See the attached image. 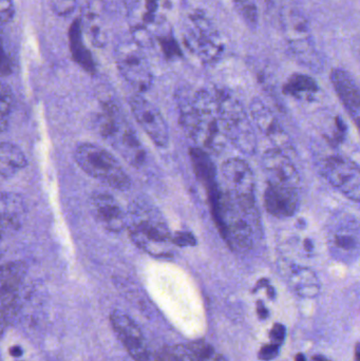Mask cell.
Masks as SVG:
<instances>
[{"label": "cell", "mask_w": 360, "mask_h": 361, "mask_svg": "<svg viewBox=\"0 0 360 361\" xmlns=\"http://www.w3.org/2000/svg\"><path fill=\"white\" fill-rule=\"evenodd\" d=\"M177 103L186 135L209 152H223L228 141L215 91L200 89L192 92L182 88L178 91Z\"/></svg>", "instance_id": "cell-1"}, {"label": "cell", "mask_w": 360, "mask_h": 361, "mask_svg": "<svg viewBox=\"0 0 360 361\" xmlns=\"http://www.w3.org/2000/svg\"><path fill=\"white\" fill-rule=\"evenodd\" d=\"M213 216L228 245L237 252L251 250L261 235V221L257 204L242 203L225 190H211Z\"/></svg>", "instance_id": "cell-2"}, {"label": "cell", "mask_w": 360, "mask_h": 361, "mask_svg": "<svg viewBox=\"0 0 360 361\" xmlns=\"http://www.w3.org/2000/svg\"><path fill=\"white\" fill-rule=\"evenodd\" d=\"M127 228L137 247L159 258L173 257V238L162 212L143 199H137L127 212Z\"/></svg>", "instance_id": "cell-3"}, {"label": "cell", "mask_w": 360, "mask_h": 361, "mask_svg": "<svg viewBox=\"0 0 360 361\" xmlns=\"http://www.w3.org/2000/svg\"><path fill=\"white\" fill-rule=\"evenodd\" d=\"M97 128L114 149L135 167L145 164V149L128 121L112 99L104 101L97 118Z\"/></svg>", "instance_id": "cell-4"}, {"label": "cell", "mask_w": 360, "mask_h": 361, "mask_svg": "<svg viewBox=\"0 0 360 361\" xmlns=\"http://www.w3.org/2000/svg\"><path fill=\"white\" fill-rule=\"evenodd\" d=\"M220 114L228 141L247 156L257 150V137L244 106L230 91L216 89Z\"/></svg>", "instance_id": "cell-5"}, {"label": "cell", "mask_w": 360, "mask_h": 361, "mask_svg": "<svg viewBox=\"0 0 360 361\" xmlns=\"http://www.w3.org/2000/svg\"><path fill=\"white\" fill-rule=\"evenodd\" d=\"M74 159L84 173L118 190H128L131 180L116 157L92 143H82L75 148Z\"/></svg>", "instance_id": "cell-6"}, {"label": "cell", "mask_w": 360, "mask_h": 361, "mask_svg": "<svg viewBox=\"0 0 360 361\" xmlns=\"http://www.w3.org/2000/svg\"><path fill=\"white\" fill-rule=\"evenodd\" d=\"M183 37L190 52L204 63L219 61L225 50L221 34L209 15L200 8L186 17Z\"/></svg>", "instance_id": "cell-7"}, {"label": "cell", "mask_w": 360, "mask_h": 361, "mask_svg": "<svg viewBox=\"0 0 360 361\" xmlns=\"http://www.w3.org/2000/svg\"><path fill=\"white\" fill-rule=\"evenodd\" d=\"M327 245L334 260L353 264L360 258V221L347 212L335 214L327 225Z\"/></svg>", "instance_id": "cell-8"}, {"label": "cell", "mask_w": 360, "mask_h": 361, "mask_svg": "<svg viewBox=\"0 0 360 361\" xmlns=\"http://www.w3.org/2000/svg\"><path fill=\"white\" fill-rule=\"evenodd\" d=\"M116 61L120 75L131 87L139 92L149 90L154 74L144 49L137 42H120L116 48Z\"/></svg>", "instance_id": "cell-9"}, {"label": "cell", "mask_w": 360, "mask_h": 361, "mask_svg": "<svg viewBox=\"0 0 360 361\" xmlns=\"http://www.w3.org/2000/svg\"><path fill=\"white\" fill-rule=\"evenodd\" d=\"M283 23L287 44L293 56L310 69L315 71L321 70L323 61L311 39L310 27L306 17L298 11H292L285 16Z\"/></svg>", "instance_id": "cell-10"}, {"label": "cell", "mask_w": 360, "mask_h": 361, "mask_svg": "<svg viewBox=\"0 0 360 361\" xmlns=\"http://www.w3.org/2000/svg\"><path fill=\"white\" fill-rule=\"evenodd\" d=\"M328 182L351 201L360 204V167L348 159L331 156L323 164Z\"/></svg>", "instance_id": "cell-11"}, {"label": "cell", "mask_w": 360, "mask_h": 361, "mask_svg": "<svg viewBox=\"0 0 360 361\" xmlns=\"http://www.w3.org/2000/svg\"><path fill=\"white\" fill-rule=\"evenodd\" d=\"M224 190L242 203L256 204V180L251 166L240 158H230L222 164Z\"/></svg>", "instance_id": "cell-12"}, {"label": "cell", "mask_w": 360, "mask_h": 361, "mask_svg": "<svg viewBox=\"0 0 360 361\" xmlns=\"http://www.w3.org/2000/svg\"><path fill=\"white\" fill-rule=\"evenodd\" d=\"M129 106L137 124L159 147H166L169 143L168 127L160 110L141 95L129 99Z\"/></svg>", "instance_id": "cell-13"}, {"label": "cell", "mask_w": 360, "mask_h": 361, "mask_svg": "<svg viewBox=\"0 0 360 361\" xmlns=\"http://www.w3.org/2000/svg\"><path fill=\"white\" fill-rule=\"evenodd\" d=\"M249 112L254 124L260 133L270 140L275 148L283 152H292L293 142L289 133L283 128L274 112L259 99H254L249 105Z\"/></svg>", "instance_id": "cell-14"}, {"label": "cell", "mask_w": 360, "mask_h": 361, "mask_svg": "<svg viewBox=\"0 0 360 361\" xmlns=\"http://www.w3.org/2000/svg\"><path fill=\"white\" fill-rule=\"evenodd\" d=\"M93 218L109 233H120L127 227V214L116 197L105 191H95L89 199Z\"/></svg>", "instance_id": "cell-15"}, {"label": "cell", "mask_w": 360, "mask_h": 361, "mask_svg": "<svg viewBox=\"0 0 360 361\" xmlns=\"http://www.w3.org/2000/svg\"><path fill=\"white\" fill-rule=\"evenodd\" d=\"M110 324L118 341L129 355L137 361H148L149 352L143 333L137 324L126 314L114 311L110 316Z\"/></svg>", "instance_id": "cell-16"}, {"label": "cell", "mask_w": 360, "mask_h": 361, "mask_svg": "<svg viewBox=\"0 0 360 361\" xmlns=\"http://www.w3.org/2000/svg\"><path fill=\"white\" fill-rule=\"evenodd\" d=\"M263 201L266 212L275 218H292L299 209L300 195L297 187L268 183Z\"/></svg>", "instance_id": "cell-17"}, {"label": "cell", "mask_w": 360, "mask_h": 361, "mask_svg": "<svg viewBox=\"0 0 360 361\" xmlns=\"http://www.w3.org/2000/svg\"><path fill=\"white\" fill-rule=\"evenodd\" d=\"M261 166L268 183L299 186L300 177L297 169L291 159L278 148H270L263 152L261 158Z\"/></svg>", "instance_id": "cell-18"}, {"label": "cell", "mask_w": 360, "mask_h": 361, "mask_svg": "<svg viewBox=\"0 0 360 361\" xmlns=\"http://www.w3.org/2000/svg\"><path fill=\"white\" fill-rule=\"evenodd\" d=\"M25 275V265L20 261H13L2 265L1 269V314L2 324L14 313L19 290Z\"/></svg>", "instance_id": "cell-19"}, {"label": "cell", "mask_w": 360, "mask_h": 361, "mask_svg": "<svg viewBox=\"0 0 360 361\" xmlns=\"http://www.w3.org/2000/svg\"><path fill=\"white\" fill-rule=\"evenodd\" d=\"M332 85L338 99L344 105L345 109L350 114L360 133V88L354 78L346 70L334 69L331 72Z\"/></svg>", "instance_id": "cell-20"}, {"label": "cell", "mask_w": 360, "mask_h": 361, "mask_svg": "<svg viewBox=\"0 0 360 361\" xmlns=\"http://www.w3.org/2000/svg\"><path fill=\"white\" fill-rule=\"evenodd\" d=\"M103 6L99 0L87 2L80 17L82 32L95 48H104L108 42V31L103 15Z\"/></svg>", "instance_id": "cell-21"}, {"label": "cell", "mask_w": 360, "mask_h": 361, "mask_svg": "<svg viewBox=\"0 0 360 361\" xmlns=\"http://www.w3.org/2000/svg\"><path fill=\"white\" fill-rule=\"evenodd\" d=\"M25 203L18 193L4 191L0 199V216H1V233H14L20 229L25 220Z\"/></svg>", "instance_id": "cell-22"}, {"label": "cell", "mask_w": 360, "mask_h": 361, "mask_svg": "<svg viewBox=\"0 0 360 361\" xmlns=\"http://www.w3.org/2000/svg\"><path fill=\"white\" fill-rule=\"evenodd\" d=\"M290 288L302 298H315L321 293V281L313 269L291 264L285 271Z\"/></svg>", "instance_id": "cell-23"}, {"label": "cell", "mask_w": 360, "mask_h": 361, "mask_svg": "<svg viewBox=\"0 0 360 361\" xmlns=\"http://www.w3.org/2000/svg\"><path fill=\"white\" fill-rule=\"evenodd\" d=\"M82 21L80 17L72 23L69 29V44L72 56L74 61L89 73L94 74L97 72L94 59L90 50L87 48L82 37Z\"/></svg>", "instance_id": "cell-24"}, {"label": "cell", "mask_w": 360, "mask_h": 361, "mask_svg": "<svg viewBox=\"0 0 360 361\" xmlns=\"http://www.w3.org/2000/svg\"><path fill=\"white\" fill-rule=\"evenodd\" d=\"M27 158L18 146L2 142L0 146V175L2 179H10L27 166Z\"/></svg>", "instance_id": "cell-25"}, {"label": "cell", "mask_w": 360, "mask_h": 361, "mask_svg": "<svg viewBox=\"0 0 360 361\" xmlns=\"http://www.w3.org/2000/svg\"><path fill=\"white\" fill-rule=\"evenodd\" d=\"M316 80L306 74L295 73L290 76L283 86V92L290 97L304 101H312L318 93Z\"/></svg>", "instance_id": "cell-26"}, {"label": "cell", "mask_w": 360, "mask_h": 361, "mask_svg": "<svg viewBox=\"0 0 360 361\" xmlns=\"http://www.w3.org/2000/svg\"><path fill=\"white\" fill-rule=\"evenodd\" d=\"M184 357L187 361H226L216 352L213 345L204 341H194L182 345Z\"/></svg>", "instance_id": "cell-27"}, {"label": "cell", "mask_w": 360, "mask_h": 361, "mask_svg": "<svg viewBox=\"0 0 360 361\" xmlns=\"http://www.w3.org/2000/svg\"><path fill=\"white\" fill-rule=\"evenodd\" d=\"M13 104H14V95H13L12 89L6 82H2L1 91H0V128L2 133L8 128Z\"/></svg>", "instance_id": "cell-28"}, {"label": "cell", "mask_w": 360, "mask_h": 361, "mask_svg": "<svg viewBox=\"0 0 360 361\" xmlns=\"http://www.w3.org/2000/svg\"><path fill=\"white\" fill-rule=\"evenodd\" d=\"M237 12L242 17L252 30H256L258 25V8L256 0H232Z\"/></svg>", "instance_id": "cell-29"}, {"label": "cell", "mask_w": 360, "mask_h": 361, "mask_svg": "<svg viewBox=\"0 0 360 361\" xmlns=\"http://www.w3.org/2000/svg\"><path fill=\"white\" fill-rule=\"evenodd\" d=\"M158 40L167 59H173L181 56V49H180L179 44L175 42V38H173L171 34L159 36Z\"/></svg>", "instance_id": "cell-30"}, {"label": "cell", "mask_w": 360, "mask_h": 361, "mask_svg": "<svg viewBox=\"0 0 360 361\" xmlns=\"http://www.w3.org/2000/svg\"><path fill=\"white\" fill-rule=\"evenodd\" d=\"M131 35H132L133 42H137L142 48H150L154 46V38H152L151 33L149 30L147 29L146 25L142 23V25H135L131 29Z\"/></svg>", "instance_id": "cell-31"}, {"label": "cell", "mask_w": 360, "mask_h": 361, "mask_svg": "<svg viewBox=\"0 0 360 361\" xmlns=\"http://www.w3.org/2000/svg\"><path fill=\"white\" fill-rule=\"evenodd\" d=\"M49 2L55 14L58 16H68L75 10L78 0H49Z\"/></svg>", "instance_id": "cell-32"}, {"label": "cell", "mask_w": 360, "mask_h": 361, "mask_svg": "<svg viewBox=\"0 0 360 361\" xmlns=\"http://www.w3.org/2000/svg\"><path fill=\"white\" fill-rule=\"evenodd\" d=\"M146 12L144 14V23H154L162 20L161 17V0H146Z\"/></svg>", "instance_id": "cell-33"}, {"label": "cell", "mask_w": 360, "mask_h": 361, "mask_svg": "<svg viewBox=\"0 0 360 361\" xmlns=\"http://www.w3.org/2000/svg\"><path fill=\"white\" fill-rule=\"evenodd\" d=\"M15 16V6L13 0H0V21L2 25H8Z\"/></svg>", "instance_id": "cell-34"}, {"label": "cell", "mask_w": 360, "mask_h": 361, "mask_svg": "<svg viewBox=\"0 0 360 361\" xmlns=\"http://www.w3.org/2000/svg\"><path fill=\"white\" fill-rule=\"evenodd\" d=\"M279 351H280V345L272 343L271 345H266L261 348L259 354H258V357L260 360L263 361L273 360L279 355Z\"/></svg>", "instance_id": "cell-35"}, {"label": "cell", "mask_w": 360, "mask_h": 361, "mask_svg": "<svg viewBox=\"0 0 360 361\" xmlns=\"http://www.w3.org/2000/svg\"><path fill=\"white\" fill-rule=\"evenodd\" d=\"M285 335H287L285 326L283 324H276L271 330L270 338L275 345H281L285 343Z\"/></svg>", "instance_id": "cell-36"}, {"label": "cell", "mask_w": 360, "mask_h": 361, "mask_svg": "<svg viewBox=\"0 0 360 361\" xmlns=\"http://www.w3.org/2000/svg\"><path fill=\"white\" fill-rule=\"evenodd\" d=\"M194 240L196 239H194V235H190V233H180L175 235V237H173V243L179 246L194 245V242H196Z\"/></svg>", "instance_id": "cell-37"}, {"label": "cell", "mask_w": 360, "mask_h": 361, "mask_svg": "<svg viewBox=\"0 0 360 361\" xmlns=\"http://www.w3.org/2000/svg\"><path fill=\"white\" fill-rule=\"evenodd\" d=\"M13 70V59L8 54V51L4 48V55H2L1 72L2 75H8Z\"/></svg>", "instance_id": "cell-38"}, {"label": "cell", "mask_w": 360, "mask_h": 361, "mask_svg": "<svg viewBox=\"0 0 360 361\" xmlns=\"http://www.w3.org/2000/svg\"><path fill=\"white\" fill-rule=\"evenodd\" d=\"M257 314L258 317L261 320L266 319L270 317V312H268V307L264 305L262 301H258L257 302Z\"/></svg>", "instance_id": "cell-39"}, {"label": "cell", "mask_w": 360, "mask_h": 361, "mask_svg": "<svg viewBox=\"0 0 360 361\" xmlns=\"http://www.w3.org/2000/svg\"><path fill=\"white\" fill-rule=\"evenodd\" d=\"M99 1H101V4H103V6H106V8L114 10V8H116L120 6V4L123 0H99Z\"/></svg>", "instance_id": "cell-40"}, {"label": "cell", "mask_w": 360, "mask_h": 361, "mask_svg": "<svg viewBox=\"0 0 360 361\" xmlns=\"http://www.w3.org/2000/svg\"><path fill=\"white\" fill-rule=\"evenodd\" d=\"M304 250L308 252H312L313 250H314V245H313V242L311 241L310 239H306V241H304Z\"/></svg>", "instance_id": "cell-41"}, {"label": "cell", "mask_w": 360, "mask_h": 361, "mask_svg": "<svg viewBox=\"0 0 360 361\" xmlns=\"http://www.w3.org/2000/svg\"><path fill=\"white\" fill-rule=\"evenodd\" d=\"M266 290H268V295L271 300H274V299L276 298V290L271 286H268Z\"/></svg>", "instance_id": "cell-42"}, {"label": "cell", "mask_w": 360, "mask_h": 361, "mask_svg": "<svg viewBox=\"0 0 360 361\" xmlns=\"http://www.w3.org/2000/svg\"><path fill=\"white\" fill-rule=\"evenodd\" d=\"M355 361H360V343H357L355 349Z\"/></svg>", "instance_id": "cell-43"}, {"label": "cell", "mask_w": 360, "mask_h": 361, "mask_svg": "<svg viewBox=\"0 0 360 361\" xmlns=\"http://www.w3.org/2000/svg\"><path fill=\"white\" fill-rule=\"evenodd\" d=\"M312 361H331L328 360L327 357L323 355H315L314 357L312 358Z\"/></svg>", "instance_id": "cell-44"}, {"label": "cell", "mask_w": 360, "mask_h": 361, "mask_svg": "<svg viewBox=\"0 0 360 361\" xmlns=\"http://www.w3.org/2000/svg\"><path fill=\"white\" fill-rule=\"evenodd\" d=\"M177 351H178V354H179L180 360H181L182 361H187L185 360V357H184L183 352H182L181 345H179V347H177Z\"/></svg>", "instance_id": "cell-45"}, {"label": "cell", "mask_w": 360, "mask_h": 361, "mask_svg": "<svg viewBox=\"0 0 360 361\" xmlns=\"http://www.w3.org/2000/svg\"><path fill=\"white\" fill-rule=\"evenodd\" d=\"M295 361H306V356H304V354H298V355L296 356Z\"/></svg>", "instance_id": "cell-46"}]
</instances>
